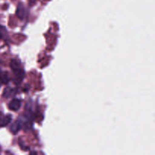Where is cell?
Returning a JSON list of instances; mask_svg holds the SVG:
<instances>
[{
  "label": "cell",
  "instance_id": "8",
  "mask_svg": "<svg viewBox=\"0 0 155 155\" xmlns=\"http://www.w3.org/2000/svg\"><path fill=\"white\" fill-rule=\"evenodd\" d=\"M5 27H3L2 26H0V39L3 38L4 36V31H5Z\"/></svg>",
  "mask_w": 155,
  "mask_h": 155
},
{
  "label": "cell",
  "instance_id": "3",
  "mask_svg": "<svg viewBox=\"0 0 155 155\" xmlns=\"http://www.w3.org/2000/svg\"><path fill=\"white\" fill-rule=\"evenodd\" d=\"M22 127H23L22 122H21V119L19 118L18 120L15 121V122L12 125V127H11L10 128L11 132H12L13 134H17V133L19 132V130L22 128Z\"/></svg>",
  "mask_w": 155,
  "mask_h": 155
},
{
  "label": "cell",
  "instance_id": "2",
  "mask_svg": "<svg viewBox=\"0 0 155 155\" xmlns=\"http://www.w3.org/2000/svg\"><path fill=\"white\" fill-rule=\"evenodd\" d=\"M21 100L15 98L8 104V109L12 111H18L21 107Z\"/></svg>",
  "mask_w": 155,
  "mask_h": 155
},
{
  "label": "cell",
  "instance_id": "7",
  "mask_svg": "<svg viewBox=\"0 0 155 155\" xmlns=\"http://www.w3.org/2000/svg\"><path fill=\"white\" fill-rule=\"evenodd\" d=\"M15 91L13 89H12V88H5V89H4V91H3V93H2V96L4 97V98H10L11 96H12V95L15 94Z\"/></svg>",
  "mask_w": 155,
  "mask_h": 155
},
{
  "label": "cell",
  "instance_id": "4",
  "mask_svg": "<svg viewBox=\"0 0 155 155\" xmlns=\"http://www.w3.org/2000/svg\"><path fill=\"white\" fill-rule=\"evenodd\" d=\"M12 115L10 114L5 115V116H4L3 117L0 118V128L5 127L7 125H8V124H10L11 120H12Z\"/></svg>",
  "mask_w": 155,
  "mask_h": 155
},
{
  "label": "cell",
  "instance_id": "5",
  "mask_svg": "<svg viewBox=\"0 0 155 155\" xmlns=\"http://www.w3.org/2000/svg\"><path fill=\"white\" fill-rule=\"evenodd\" d=\"M9 80H10V78H9L8 73L6 72V71L2 72V70L0 69V83L1 84H7Z\"/></svg>",
  "mask_w": 155,
  "mask_h": 155
},
{
  "label": "cell",
  "instance_id": "6",
  "mask_svg": "<svg viewBox=\"0 0 155 155\" xmlns=\"http://www.w3.org/2000/svg\"><path fill=\"white\" fill-rule=\"evenodd\" d=\"M24 8L23 6V5L21 3H20L18 6V9H17V12H16V15L19 18L21 19H23L24 17Z\"/></svg>",
  "mask_w": 155,
  "mask_h": 155
},
{
  "label": "cell",
  "instance_id": "1",
  "mask_svg": "<svg viewBox=\"0 0 155 155\" xmlns=\"http://www.w3.org/2000/svg\"><path fill=\"white\" fill-rule=\"evenodd\" d=\"M14 72V83L16 85H19L21 82L23 81L24 77V72L22 69L21 68V67L16 69L13 70Z\"/></svg>",
  "mask_w": 155,
  "mask_h": 155
}]
</instances>
